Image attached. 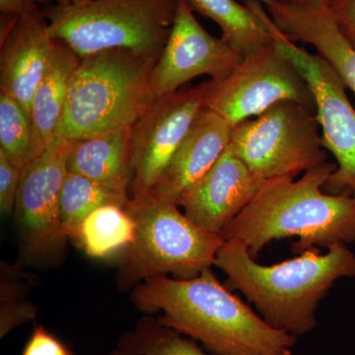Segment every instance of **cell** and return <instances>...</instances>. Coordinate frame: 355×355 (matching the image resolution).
<instances>
[{
	"label": "cell",
	"mask_w": 355,
	"mask_h": 355,
	"mask_svg": "<svg viewBox=\"0 0 355 355\" xmlns=\"http://www.w3.org/2000/svg\"><path fill=\"white\" fill-rule=\"evenodd\" d=\"M130 300L158 321L202 343L211 355H282L297 338L272 329L223 286L211 268L191 279L156 277L132 289Z\"/></svg>",
	"instance_id": "cell-1"
},
{
	"label": "cell",
	"mask_w": 355,
	"mask_h": 355,
	"mask_svg": "<svg viewBox=\"0 0 355 355\" xmlns=\"http://www.w3.org/2000/svg\"><path fill=\"white\" fill-rule=\"evenodd\" d=\"M320 254L306 250L289 260L263 266L238 240L224 241L214 266L227 275L225 286L241 292L268 326L298 336L317 327L320 302L336 282L355 277V254L336 244Z\"/></svg>",
	"instance_id": "cell-2"
},
{
	"label": "cell",
	"mask_w": 355,
	"mask_h": 355,
	"mask_svg": "<svg viewBox=\"0 0 355 355\" xmlns=\"http://www.w3.org/2000/svg\"><path fill=\"white\" fill-rule=\"evenodd\" d=\"M336 169L335 163L327 161L297 180H266L220 237L242 242L254 259L270 242L286 238H298L293 251L299 254L355 243V198L324 191Z\"/></svg>",
	"instance_id": "cell-3"
},
{
	"label": "cell",
	"mask_w": 355,
	"mask_h": 355,
	"mask_svg": "<svg viewBox=\"0 0 355 355\" xmlns=\"http://www.w3.org/2000/svg\"><path fill=\"white\" fill-rule=\"evenodd\" d=\"M157 60L128 50L80 58L58 139H89L132 128L156 99L151 74Z\"/></svg>",
	"instance_id": "cell-4"
},
{
	"label": "cell",
	"mask_w": 355,
	"mask_h": 355,
	"mask_svg": "<svg viewBox=\"0 0 355 355\" xmlns=\"http://www.w3.org/2000/svg\"><path fill=\"white\" fill-rule=\"evenodd\" d=\"M123 209L135 230L116 273L121 291H132L151 277L195 279L214 266L224 240L193 223L175 203L146 193L132 196Z\"/></svg>",
	"instance_id": "cell-5"
},
{
	"label": "cell",
	"mask_w": 355,
	"mask_h": 355,
	"mask_svg": "<svg viewBox=\"0 0 355 355\" xmlns=\"http://www.w3.org/2000/svg\"><path fill=\"white\" fill-rule=\"evenodd\" d=\"M178 0H64L44 9L49 33L83 58L128 50L159 58L171 32Z\"/></svg>",
	"instance_id": "cell-6"
},
{
	"label": "cell",
	"mask_w": 355,
	"mask_h": 355,
	"mask_svg": "<svg viewBox=\"0 0 355 355\" xmlns=\"http://www.w3.org/2000/svg\"><path fill=\"white\" fill-rule=\"evenodd\" d=\"M229 148L257 176L295 179L328 161L316 110L284 101L232 128Z\"/></svg>",
	"instance_id": "cell-7"
},
{
	"label": "cell",
	"mask_w": 355,
	"mask_h": 355,
	"mask_svg": "<svg viewBox=\"0 0 355 355\" xmlns=\"http://www.w3.org/2000/svg\"><path fill=\"white\" fill-rule=\"evenodd\" d=\"M257 8L272 33L273 42L298 67L314 96L324 147L336 161V171L324 184V191L355 198V109L347 88L326 60L298 46L280 31L260 0Z\"/></svg>",
	"instance_id": "cell-8"
},
{
	"label": "cell",
	"mask_w": 355,
	"mask_h": 355,
	"mask_svg": "<svg viewBox=\"0 0 355 355\" xmlns=\"http://www.w3.org/2000/svg\"><path fill=\"white\" fill-rule=\"evenodd\" d=\"M284 101L300 103L316 110L305 77L272 42L245 55L223 80H210L205 107L233 128Z\"/></svg>",
	"instance_id": "cell-9"
},
{
	"label": "cell",
	"mask_w": 355,
	"mask_h": 355,
	"mask_svg": "<svg viewBox=\"0 0 355 355\" xmlns=\"http://www.w3.org/2000/svg\"><path fill=\"white\" fill-rule=\"evenodd\" d=\"M69 140L58 137L21 173L14 210L27 263H53L64 254L69 238L60 221V198L69 173Z\"/></svg>",
	"instance_id": "cell-10"
},
{
	"label": "cell",
	"mask_w": 355,
	"mask_h": 355,
	"mask_svg": "<svg viewBox=\"0 0 355 355\" xmlns=\"http://www.w3.org/2000/svg\"><path fill=\"white\" fill-rule=\"evenodd\" d=\"M210 80L161 96L132 125V196L149 193L165 176L205 103Z\"/></svg>",
	"instance_id": "cell-11"
},
{
	"label": "cell",
	"mask_w": 355,
	"mask_h": 355,
	"mask_svg": "<svg viewBox=\"0 0 355 355\" xmlns=\"http://www.w3.org/2000/svg\"><path fill=\"white\" fill-rule=\"evenodd\" d=\"M243 58L200 25L187 0H178L169 38L151 74L153 94L158 98L176 92L198 76L218 83L230 76Z\"/></svg>",
	"instance_id": "cell-12"
},
{
	"label": "cell",
	"mask_w": 355,
	"mask_h": 355,
	"mask_svg": "<svg viewBox=\"0 0 355 355\" xmlns=\"http://www.w3.org/2000/svg\"><path fill=\"white\" fill-rule=\"evenodd\" d=\"M263 183L265 180L227 147L214 167L184 191L177 205L200 228L220 235L253 200Z\"/></svg>",
	"instance_id": "cell-13"
},
{
	"label": "cell",
	"mask_w": 355,
	"mask_h": 355,
	"mask_svg": "<svg viewBox=\"0 0 355 355\" xmlns=\"http://www.w3.org/2000/svg\"><path fill=\"white\" fill-rule=\"evenodd\" d=\"M2 16L0 92L31 113L35 93L50 64L57 40L49 33L42 9L19 16Z\"/></svg>",
	"instance_id": "cell-14"
},
{
	"label": "cell",
	"mask_w": 355,
	"mask_h": 355,
	"mask_svg": "<svg viewBox=\"0 0 355 355\" xmlns=\"http://www.w3.org/2000/svg\"><path fill=\"white\" fill-rule=\"evenodd\" d=\"M275 26L293 42L311 44L355 95V49L345 40L327 6L260 0Z\"/></svg>",
	"instance_id": "cell-15"
},
{
	"label": "cell",
	"mask_w": 355,
	"mask_h": 355,
	"mask_svg": "<svg viewBox=\"0 0 355 355\" xmlns=\"http://www.w3.org/2000/svg\"><path fill=\"white\" fill-rule=\"evenodd\" d=\"M231 132L232 127L222 116L203 109L165 176L149 193L177 205L184 191L205 176L227 149Z\"/></svg>",
	"instance_id": "cell-16"
},
{
	"label": "cell",
	"mask_w": 355,
	"mask_h": 355,
	"mask_svg": "<svg viewBox=\"0 0 355 355\" xmlns=\"http://www.w3.org/2000/svg\"><path fill=\"white\" fill-rule=\"evenodd\" d=\"M132 128L69 140L67 171L128 195L132 179Z\"/></svg>",
	"instance_id": "cell-17"
},
{
	"label": "cell",
	"mask_w": 355,
	"mask_h": 355,
	"mask_svg": "<svg viewBox=\"0 0 355 355\" xmlns=\"http://www.w3.org/2000/svg\"><path fill=\"white\" fill-rule=\"evenodd\" d=\"M80 58L57 41L50 64L32 102L31 113L46 147L58 139L72 78Z\"/></svg>",
	"instance_id": "cell-18"
},
{
	"label": "cell",
	"mask_w": 355,
	"mask_h": 355,
	"mask_svg": "<svg viewBox=\"0 0 355 355\" xmlns=\"http://www.w3.org/2000/svg\"><path fill=\"white\" fill-rule=\"evenodd\" d=\"M195 12L221 30V38L243 55L272 44V35L257 8V0H187Z\"/></svg>",
	"instance_id": "cell-19"
},
{
	"label": "cell",
	"mask_w": 355,
	"mask_h": 355,
	"mask_svg": "<svg viewBox=\"0 0 355 355\" xmlns=\"http://www.w3.org/2000/svg\"><path fill=\"white\" fill-rule=\"evenodd\" d=\"M135 224L127 210L105 205L86 217L76 243L93 259H108L125 253L135 239Z\"/></svg>",
	"instance_id": "cell-20"
},
{
	"label": "cell",
	"mask_w": 355,
	"mask_h": 355,
	"mask_svg": "<svg viewBox=\"0 0 355 355\" xmlns=\"http://www.w3.org/2000/svg\"><path fill=\"white\" fill-rule=\"evenodd\" d=\"M128 195L96 183L88 178L67 173L60 198V216L64 234L76 241L86 217L105 205L125 207Z\"/></svg>",
	"instance_id": "cell-21"
},
{
	"label": "cell",
	"mask_w": 355,
	"mask_h": 355,
	"mask_svg": "<svg viewBox=\"0 0 355 355\" xmlns=\"http://www.w3.org/2000/svg\"><path fill=\"white\" fill-rule=\"evenodd\" d=\"M46 148L32 114L12 97L0 92V151L23 170Z\"/></svg>",
	"instance_id": "cell-22"
},
{
	"label": "cell",
	"mask_w": 355,
	"mask_h": 355,
	"mask_svg": "<svg viewBox=\"0 0 355 355\" xmlns=\"http://www.w3.org/2000/svg\"><path fill=\"white\" fill-rule=\"evenodd\" d=\"M120 343L137 355H209L193 338L151 317L137 322L135 330L121 336Z\"/></svg>",
	"instance_id": "cell-23"
},
{
	"label": "cell",
	"mask_w": 355,
	"mask_h": 355,
	"mask_svg": "<svg viewBox=\"0 0 355 355\" xmlns=\"http://www.w3.org/2000/svg\"><path fill=\"white\" fill-rule=\"evenodd\" d=\"M1 309H0V338H3L13 329L36 319V309L27 302L21 292L24 291L25 275L1 263Z\"/></svg>",
	"instance_id": "cell-24"
},
{
	"label": "cell",
	"mask_w": 355,
	"mask_h": 355,
	"mask_svg": "<svg viewBox=\"0 0 355 355\" xmlns=\"http://www.w3.org/2000/svg\"><path fill=\"white\" fill-rule=\"evenodd\" d=\"M22 170L18 169L0 151V209L3 214L15 209L16 196Z\"/></svg>",
	"instance_id": "cell-25"
},
{
	"label": "cell",
	"mask_w": 355,
	"mask_h": 355,
	"mask_svg": "<svg viewBox=\"0 0 355 355\" xmlns=\"http://www.w3.org/2000/svg\"><path fill=\"white\" fill-rule=\"evenodd\" d=\"M22 355H73L64 343L43 326L35 327Z\"/></svg>",
	"instance_id": "cell-26"
},
{
	"label": "cell",
	"mask_w": 355,
	"mask_h": 355,
	"mask_svg": "<svg viewBox=\"0 0 355 355\" xmlns=\"http://www.w3.org/2000/svg\"><path fill=\"white\" fill-rule=\"evenodd\" d=\"M327 6L343 36L355 49V0H329Z\"/></svg>",
	"instance_id": "cell-27"
},
{
	"label": "cell",
	"mask_w": 355,
	"mask_h": 355,
	"mask_svg": "<svg viewBox=\"0 0 355 355\" xmlns=\"http://www.w3.org/2000/svg\"><path fill=\"white\" fill-rule=\"evenodd\" d=\"M51 0H0L2 15L19 16L50 6Z\"/></svg>",
	"instance_id": "cell-28"
},
{
	"label": "cell",
	"mask_w": 355,
	"mask_h": 355,
	"mask_svg": "<svg viewBox=\"0 0 355 355\" xmlns=\"http://www.w3.org/2000/svg\"><path fill=\"white\" fill-rule=\"evenodd\" d=\"M288 1L304 4V6H328L329 0H288Z\"/></svg>",
	"instance_id": "cell-29"
},
{
	"label": "cell",
	"mask_w": 355,
	"mask_h": 355,
	"mask_svg": "<svg viewBox=\"0 0 355 355\" xmlns=\"http://www.w3.org/2000/svg\"><path fill=\"white\" fill-rule=\"evenodd\" d=\"M110 355H137L133 354L132 350L128 349L125 345H123V343L119 342L118 347H116V349H114L113 352L110 354Z\"/></svg>",
	"instance_id": "cell-30"
},
{
	"label": "cell",
	"mask_w": 355,
	"mask_h": 355,
	"mask_svg": "<svg viewBox=\"0 0 355 355\" xmlns=\"http://www.w3.org/2000/svg\"><path fill=\"white\" fill-rule=\"evenodd\" d=\"M51 2H62L64 1V0H51Z\"/></svg>",
	"instance_id": "cell-31"
},
{
	"label": "cell",
	"mask_w": 355,
	"mask_h": 355,
	"mask_svg": "<svg viewBox=\"0 0 355 355\" xmlns=\"http://www.w3.org/2000/svg\"><path fill=\"white\" fill-rule=\"evenodd\" d=\"M282 355H292L291 352H286V354H282Z\"/></svg>",
	"instance_id": "cell-32"
}]
</instances>
